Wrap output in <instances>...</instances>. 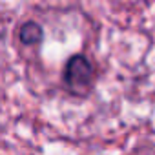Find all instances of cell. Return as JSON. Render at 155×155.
I'll use <instances>...</instances> for the list:
<instances>
[{
    "instance_id": "6da1fadb",
    "label": "cell",
    "mask_w": 155,
    "mask_h": 155,
    "mask_svg": "<svg viewBox=\"0 0 155 155\" xmlns=\"http://www.w3.org/2000/svg\"><path fill=\"white\" fill-rule=\"evenodd\" d=\"M93 79H95V68L86 55L77 53L68 58L62 71V84L71 95L77 97L88 95L93 86Z\"/></svg>"
},
{
    "instance_id": "7a4b0ae2",
    "label": "cell",
    "mask_w": 155,
    "mask_h": 155,
    "mask_svg": "<svg viewBox=\"0 0 155 155\" xmlns=\"http://www.w3.org/2000/svg\"><path fill=\"white\" fill-rule=\"evenodd\" d=\"M42 37H44V31H42L40 24H37L35 20L24 22V24L18 28V40H20L24 46L40 44V42H42Z\"/></svg>"
}]
</instances>
